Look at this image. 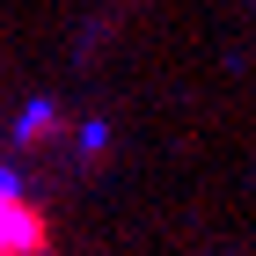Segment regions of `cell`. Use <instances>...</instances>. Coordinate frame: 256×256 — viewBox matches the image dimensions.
Instances as JSON below:
<instances>
[{
	"mask_svg": "<svg viewBox=\"0 0 256 256\" xmlns=\"http://www.w3.org/2000/svg\"><path fill=\"white\" fill-rule=\"evenodd\" d=\"M0 256H52V227L37 198L15 190V176H0Z\"/></svg>",
	"mask_w": 256,
	"mask_h": 256,
	"instance_id": "6da1fadb",
	"label": "cell"
}]
</instances>
